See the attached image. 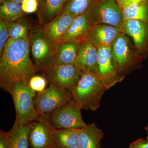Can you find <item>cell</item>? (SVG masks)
Segmentation results:
<instances>
[{
    "label": "cell",
    "instance_id": "cell-1",
    "mask_svg": "<svg viewBox=\"0 0 148 148\" xmlns=\"http://www.w3.org/2000/svg\"><path fill=\"white\" fill-rule=\"evenodd\" d=\"M29 39L7 42L0 59V82L2 88L17 82L29 84L36 72L30 57Z\"/></svg>",
    "mask_w": 148,
    "mask_h": 148
},
{
    "label": "cell",
    "instance_id": "cell-2",
    "mask_svg": "<svg viewBox=\"0 0 148 148\" xmlns=\"http://www.w3.org/2000/svg\"><path fill=\"white\" fill-rule=\"evenodd\" d=\"M106 90L96 74L84 73L71 93L73 100L82 109L94 111L100 107Z\"/></svg>",
    "mask_w": 148,
    "mask_h": 148
},
{
    "label": "cell",
    "instance_id": "cell-3",
    "mask_svg": "<svg viewBox=\"0 0 148 148\" xmlns=\"http://www.w3.org/2000/svg\"><path fill=\"white\" fill-rule=\"evenodd\" d=\"M3 89L10 93L16 112L15 124H25L37 119L39 115L35 108L34 99L36 92L29 84L17 82Z\"/></svg>",
    "mask_w": 148,
    "mask_h": 148
},
{
    "label": "cell",
    "instance_id": "cell-4",
    "mask_svg": "<svg viewBox=\"0 0 148 148\" xmlns=\"http://www.w3.org/2000/svg\"><path fill=\"white\" fill-rule=\"evenodd\" d=\"M84 14L92 26L108 24L119 29L123 21L122 12L116 0H95Z\"/></svg>",
    "mask_w": 148,
    "mask_h": 148
},
{
    "label": "cell",
    "instance_id": "cell-5",
    "mask_svg": "<svg viewBox=\"0 0 148 148\" xmlns=\"http://www.w3.org/2000/svg\"><path fill=\"white\" fill-rule=\"evenodd\" d=\"M71 100V92L51 83L45 90L37 93L34 103L39 115L47 116Z\"/></svg>",
    "mask_w": 148,
    "mask_h": 148
},
{
    "label": "cell",
    "instance_id": "cell-6",
    "mask_svg": "<svg viewBox=\"0 0 148 148\" xmlns=\"http://www.w3.org/2000/svg\"><path fill=\"white\" fill-rule=\"evenodd\" d=\"M81 110L79 105L72 99L45 116L54 129H81L86 125L82 119Z\"/></svg>",
    "mask_w": 148,
    "mask_h": 148
},
{
    "label": "cell",
    "instance_id": "cell-7",
    "mask_svg": "<svg viewBox=\"0 0 148 148\" xmlns=\"http://www.w3.org/2000/svg\"><path fill=\"white\" fill-rule=\"evenodd\" d=\"M29 40L36 71H45L53 64L55 48L46 38L42 28L33 29Z\"/></svg>",
    "mask_w": 148,
    "mask_h": 148
},
{
    "label": "cell",
    "instance_id": "cell-8",
    "mask_svg": "<svg viewBox=\"0 0 148 148\" xmlns=\"http://www.w3.org/2000/svg\"><path fill=\"white\" fill-rule=\"evenodd\" d=\"M98 50V66L96 75L107 90L117 83L121 82L124 77L119 72L111 47L99 48Z\"/></svg>",
    "mask_w": 148,
    "mask_h": 148
},
{
    "label": "cell",
    "instance_id": "cell-9",
    "mask_svg": "<svg viewBox=\"0 0 148 148\" xmlns=\"http://www.w3.org/2000/svg\"><path fill=\"white\" fill-rule=\"evenodd\" d=\"M45 72L51 83L71 92L84 73L74 65L54 63Z\"/></svg>",
    "mask_w": 148,
    "mask_h": 148
},
{
    "label": "cell",
    "instance_id": "cell-10",
    "mask_svg": "<svg viewBox=\"0 0 148 148\" xmlns=\"http://www.w3.org/2000/svg\"><path fill=\"white\" fill-rule=\"evenodd\" d=\"M54 129L46 116H39L32 122L29 129V148H52Z\"/></svg>",
    "mask_w": 148,
    "mask_h": 148
},
{
    "label": "cell",
    "instance_id": "cell-11",
    "mask_svg": "<svg viewBox=\"0 0 148 148\" xmlns=\"http://www.w3.org/2000/svg\"><path fill=\"white\" fill-rule=\"evenodd\" d=\"M120 73L123 74L134 64L138 56L129 37L120 32L111 47Z\"/></svg>",
    "mask_w": 148,
    "mask_h": 148
},
{
    "label": "cell",
    "instance_id": "cell-12",
    "mask_svg": "<svg viewBox=\"0 0 148 148\" xmlns=\"http://www.w3.org/2000/svg\"><path fill=\"white\" fill-rule=\"evenodd\" d=\"M119 29L108 24L92 26L86 37L85 41L90 43L96 48L112 47L120 33Z\"/></svg>",
    "mask_w": 148,
    "mask_h": 148
},
{
    "label": "cell",
    "instance_id": "cell-13",
    "mask_svg": "<svg viewBox=\"0 0 148 148\" xmlns=\"http://www.w3.org/2000/svg\"><path fill=\"white\" fill-rule=\"evenodd\" d=\"M98 62V50L90 43H81L74 65L85 73L96 74Z\"/></svg>",
    "mask_w": 148,
    "mask_h": 148
},
{
    "label": "cell",
    "instance_id": "cell-14",
    "mask_svg": "<svg viewBox=\"0 0 148 148\" xmlns=\"http://www.w3.org/2000/svg\"><path fill=\"white\" fill-rule=\"evenodd\" d=\"M119 29L132 39L136 49L143 50L148 38V23L135 19L124 20Z\"/></svg>",
    "mask_w": 148,
    "mask_h": 148
},
{
    "label": "cell",
    "instance_id": "cell-15",
    "mask_svg": "<svg viewBox=\"0 0 148 148\" xmlns=\"http://www.w3.org/2000/svg\"><path fill=\"white\" fill-rule=\"evenodd\" d=\"M76 16L73 14L61 13L46 25L43 30L45 36L54 48L60 42L62 37Z\"/></svg>",
    "mask_w": 148,
    "mask_h": 148
},
{
    "label": "cell",
    "instance_id": "cell-16",
    "mask_svg": "<svg viewBox=\"0 0 148 148\" xmlns=\"http://www.w3.org/2000/svg\"><path fill=\"white\" fill-rule=\"evenodd\" d=\"M92 27L84 14H80L74 18L60 43H81L84 41L86 35Z\"/></svg>",
    "mask_w": 148,
    "mask_h": 148
},
{
    "label": "cell",
    "instance_id": "cell-17",
    "mask_svg": "<svg viewBox=\"0 0 148 148\" xmlns=\"http://www.w3.org/2000/svg\"><path fill=\"white\" fill-rule=\"evenodd\" d=\"M104 133L95 123L86 124L80 130L79 148H103L101 140Z\"/></svg>",
    "mask_w": 148,
    "mask_h": 148
},
{
    "label": "cell",
    "instance_id": "cell-18",
    "mask_svg": "<svg viewBox=\"0 0 148 148\" xmlns=\"http://www.w3.org/2000/svg\"><path fill=\"white\" fill-rule=\"evenodd\" d=\"M80 44L78 42L58 44L55 48L53 64L74 65Z\"/></svg>",
    "mask_w": 148,
    "mask_h": 148
},
{
    "label": "cell",
    "instance_id": "cell-19",
    "mask_svg": "<svg viewBox=\"0 0 148 148\" xmlns=\"http://www.w3.org/2000/svg\"><path fill=\"white\" fill-rule=\"evenodd\" d=\"M80 130L77 128L54 129L53 143L60 148H79Z\"/></svg>",
    "mask_w": 148,
    "mask_h": 148
},
{
    "label": "cell",
    "instance_id": "cell-20",
    "mask_svg": "<svg viewBox=\"0 0 148 148\" xmlns=\"http://www.w3.org/2000/svg\"><path fill=\"white\" fill-rule=\"evenodd\" d=\"M31 123H14L12 128L7 132L8 148H29L28 134Z\"/></svg>",
    "mask_w": 148,
    "mask_h": 148
},
{
    "label": "cell",
    "instance_id": "cell-21",
    "mask_svg": "<svg viewBox=\"0 0 148 148\" xmlns=\"http://www.w3.org/2000/svg\"><path fill=\"white\" fill-rule=\"evenodd\" d=\"M124 20L135 19L148 23V0L130 5L122 10Z\"/></svg>",
    "mask_w": 148,
    "mask_h": 148
},
{
    "label": "cell",
    "instance_id": "cell-22",
    "mask_svg": "<svg viewBox=\"0 0 148 148\" xmlns=\"http://www.w3.org/2000/svg\"><path fill=\"white\" fill-rule=\"evenodd\" d=\"M25 13L21 4L7 1L1 4L0 18L5 21H15L22 18Z\"/></svg>",
    "mask_w": 148,
    "mask_h": 148
},
{
    "label": "cell",
    "instance_id": "cell-23",
    "mask_svg": "<svg viewBox=\"0 0 148 148\" xmlns=\"http://www.w3.org/2000/svg\"><path fill=\"white\" fill-rule=\"evenodd\" d=\"M67 1L46 0L43 5L40 7V13L48 19L55 18L62 13Z\"/></svg>",
    "mask_w": 148,
    "mask_h": 148
},
{
    "label": "cell",
    "instance_id": "cell-24",
    "mask_svg": "<svg viewBox=\"0 0 148 148\" xmlns=\"http://www.w3.org/2000/svg\"><path fill=\"white\" fill-rule=\"evenodd\" d=\"M95 0H67L62 13L78 16L85 13Z\"/></svg>",
    "mask_w": 148,
    "mask_h": 148
},
{
    "label": "cell",
    "instance_id": "cell-25",
    "mask_svg": "<svg viewBox=\"0 0 148 148\" xmlns=\"http://www.w3.org/2000/svg\"><path fill=\"white\" fill-rule=\"evenodd\" d=\"M20 19L15 21H5L8 29L9 38L12 40L29 39L28 27Z\"/></svg>",
    "mask_w": 148,
    "mask_h": 148
},
{
    "label": "cell",
    "instance_id": "cell-26",
    "mask_svg": "<svg viewBox=\"0 0 148 148\" xmlns=\"http://www.w3.org/2000/svg\"><path fill=\"white\" fill-rule=\"evenodd\" d=\"M29 86L36 92H39L45 90L47 85L46 79L40 75H34L29 80Z\"/></svg>",
    "mask_w": 148,
    "mask_h": 148
},
{
    "label": "cell",
    "instance_id": "cell-27",
    "mask_svg": "<svg viewBox=\"0 0 148 148\" xmlns=\"http://www.w3.org/2000/svg\"><path fill=\"white\" fill-rule=\"evenodd\" d=\"M9 38L8 29L5 21L0 20V55H1L4 47Z\"/></svg>",
    "mask_w": 148,
    "mask_h": 148
},
{
    "label": "cell",
    "instance_id": "cell-28",
    "mask_svg": "<svg viewBox=\"0 0 148 148\" xmlns=\"http://www.w3.org/2000/svg\"><path fill=\"white\" fill-rule=\"evenodd\" d=\"M21 6L24 13H32L38 10L39 3L38 0H24Z\"/></svg>",
    "mask_w": 148,
    "mask_h": 148
},
{
    "label": "cell",
    "instance_id": "cell-29",
    "mask_svg": "<svg viewBox=\"0 0 148 148\" xmlns=\"http://www.w3.org/2000/svg\"><path fill=\"white\" fill-rule=\"evenodd\" d=\"M129 148H148V141L142 138L138 139L131 143Z\"/></svg>",
    "mask_w": 148,
    "mask_h": 148
},
{
    "label": "cell",
    "instance_id": "cell-30",
    "mask_svg": "<svg viewBox=\"0 0 148 148\" xmlns=\"http://www.w3.org/2000/svg\"><path fill=\"white\" fill-rule=\"evenodd\" d=\"M143 0H116L121 10L130 5L142 1Z\"/></svg>",
    "mask_w": 148,
    "mask_h": 148
},
{
    "label": "cell",
    "instance_id": "cell-31",
    "mask_svg": "<svg viewBox=\"0 0 148 148\" xmlns=\"http://www.w3.org/2000/svg\"><path fill=\"white\" fill-rule=\"evenodd\" d=\"M8 132L1 130L0 132V148H8Z\"/></svg>",
    "mask_w": 148,
    "mask_h": 148
},
{
    "label": "cell",
    "instance_id": "cell-32",
    "mask_svg": "<svg viewBox=\"0 0 148 148\" xmlns=\"http://www.w3.org/2000/svg\"><path fill=\"white\" fill-rule=\"evenodd\" d=\"M7 1H10L13 2L21 4V3L23 2L24 0H7Z\"/></svg>",
    "mask_w": 148,
    "mask_h": 148
},
{
    "label": "cell",
    "instance_id": "cell-33",
    "mask_svg": "<svg viewBox=\"0 0 148 148\" xmlns=\"http://www.w3.org/2000/svg\"><path fill=\"white\" fill-rule=\"evenodd\" d=\"M38 1L39 3V6L40 7L45 3L46 0H38Z\"/></svg>",
    "mask_w": 148,
    "mask_h": 148
},
{
    "label": "cell",
    "instance_id": "cell-34",
    "mask_svg": "<svg viewBox=\"0 0 148 148\" xmlns=\"http://www.w3.org/2000/svg\"><path fill=\"white\" fill-rule=\"evenodd\" d=\"M145 129L147 133V140L148 141V123L147 125V126H146L145 128Z\"/></svg>",
    "mask_w": 148,
    "mask_h": 148
},
{
    "label": "cell",
    "instance_id": "cell-35",
    "mask_svg": "<svg viewBox=\"0 0 148 148\" xmlns=\"http://www.w3.org/2000/svg\"><path fill=\"white\" fill-rule=\"evenodd\" d=\"M7 1V0H0V3L2 4V3L6 1Z\"/></svg>",
    "mask_w": 148,
    "mask_h": 148
},
{
    "label": "cell",
    "instance_id": "cell-36",
    "mask_svg": "<svg viewBox=\"0 0 148 148\" xmlns=\"http://www.w3.org/2000/svg\"><path fill=\"white\" fill-rule=\"evenodd\" d=\"M52 148H62L58 147H57V146H56V145H54V144H53V147H52Z\"/></svg>",
    "mask_w": 148,
    "mask_h": 148
},
{
    "label": "cell",
    "instance_id": "cell-37",
    "mask_svg": "<svg viewBox=\"0 0 148 148\" xmlns=\"http://www.w3.org/2000/svg\"></svg>",
    "mask_w": 148,
    "mask_h": 148
}]
</instances>
